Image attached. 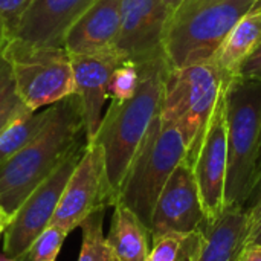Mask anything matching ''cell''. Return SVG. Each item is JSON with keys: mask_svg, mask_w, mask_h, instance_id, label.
<instances>
[{"mask_svg": "<svg viewBox=\"0 0 261 261\" xmlns=\"http://www.w3.org/2000/svg\"><path fill=\"white\" fill-rule=\"evenodd\" d=\"M0 261H23V260H18V258H11V257H8V255H5V254H0Z\"/></svg>", "mask_w": 261, "mask_h": 261, "instance_id": "cell-33", "label": "cell"}, {"mask_svg": "<svg viewBox=\"0 0 261 261\" xmlns=\"http://www.w3.org/2000/svg\"><path fill=\"white\" fill-rule=\"evenodd\" d=\"M249 222H248V236H246V243H260L261 242V211L248 216Z\"/></svg>", "mask_w": 261, "mask_h": 261, "instance_id": "cell-29", "label": "cell"}, {"mask_svg": "<svg viewBox=\"0 0 261 261\" xmlns=\"http://www.w3.org/2000/svg\"><path fill=\"white\" fill-rule=\"evenodd\" d=\"M258 0H180L165 26L162 50L171 69L208 63Z\"/></svg>", "mask_w": 261, "mask_h": 261, "instance_id": "cell-3", "label": "cell"}, {"mask_svg": "<svg viewBox=\"0 0 261 261\" xmlns=\"http://www.w3.org/2000/svg\"><path fill=\"white\" fill-rule=\"evenodd\" d=\"M223 89V75L213 61L168 69L161 102V119L164 124L176 125L180 130L190 162L197 154Z\"/></svg>", "mask_w": 261, "mask_h": 261, "instance_id": "cell-5", "label": "cell"}, {"mask_svg": "<svg viewBox=\"0 0 261 261\" xmlns=\"http://www.w3.org/2000/svg\"><path fill=\"white\" fill-rule=\"evenodd\" d=\"M87 145V144H86ZM86 145L75 148L18 206L3 231V254L23 260L34 242L49 228L64 188L76 168Z\"/></svg>", "mask_w": 261, "mask_h": 261, "instance_id": "cell-8", "label": "cell"}, {"mask_svg": "<svg viewBox=\"0 0 261 261\" xmlns=\"http://www.w3.org/2000/svg\"><path fill=\"white\" fill-rule=\"evenodd\" d=\"M14 96H17V92H15L12 70H11L8 60L3 57L0 50V109Z\"/></svg>", "mask_w": 261, "mask_h": 261, "instance_id": "cell-25", "label": "cell"}, {"mask_svg": "<svg viewBox=\"0 0 261 261\" xmlns=\"http://www.w3.org/2000/svg\"><path fill=\"white\" fill-rule=\"evenodd\" d=\"M185 158L187 144L180 130L176 125L164 124L159 109L118 196V202L130 208L148 229L159 193Z\"/></svg>", "mask_w": 261, "mask_h": 261, "instance_id": "cell-6", "label": "cell"}, {"mask_svg": "<svg viewBox=\"0 0 261 261\" xmlns=\"http://www.w3.org/2000/svg\"><path fill=\"white\" fill-rule=\"evenodd\" d=\"M239 76L261 80V43L258 44V47L248 57V60L243 63Z\"/></svg>", "mask_w": 261, "mask_h": 261, "instance_id": "cell-27", "label": "cell"}, {"mask_svg": "<svg viewBox=\"0 0 261 261\" xmlns=\"http://www.w3.org/2000/svg\"><path fill=\"white\" fill-rule=\"evenodd\" d=\"M20 101L38 112L75 93L70 55L63 46H43L11 38L2 47Z\"/></svg>", "mask_w": 261, "mask_h": 261, "instance_id": "cell-7", "label": "cell"}, {"mask_svg": "<svg viewBox=\"0 0 261 261\" xmlns=\"http://www.w3.org/2000/svg\"><path fill=\"white\" fill-rule=\"evenodd\" d=\"M228 173L225 208L246 206L261 151V80L232 78L225 86Z\"/></svg>", "mask_w": 261, "mask_h": 261, "instance_id": "cell-4", "label": "cell"}, {"mask_svg": "<svg viewBox=\"0 0 261 261\" xmlns=\"http://www.w3.org/2000/svg\"><path fill=\"white\" fill-rule=\"evenodd\" d=\"M95 0H34L12 38L43 46H63L73 21ZM64 47V46H63Z\"/></svg>", "mask_w": 261, "mask_h": 261, "instance_id": "cell-14", "label": "cell"}, {"mask_svg": "<svg viewBox=\"0 0 261 261\" xmlns=\"http://www.w3.org/2000/svg\"><path fill=\"white\" fill-rule=\"evenodd\" d=\"M106 208L93 211L80 225L83 231V243L78 261H115L113 252L102 232Z\"/></svg>", "mask_w": 261, "mask_h": 261, "instance_id": "cell-21", "label": "cell"}, {"mask_svg": "<svg viewBox=\"0 0 261 261\" xmlns=\"http://www.w3.org/2000/svg\"><path fill=\"white\" fill-rule=\"evenodd\" d=\"M34 0H0V32L11 40L21 21V17L28 11Z\"/></svg>", "mask_w": 261, "mask_h": 261, "instance_id": "cell-24", "label": "cell"}, {"mask_svg": "<svg viewBox=\"0 0 261 261\" xmlns=\"http://www.w3.org/2000/svg\"><path fill=\"white\" fill-rule=\"evenodd\" d=\"M87 144L81 104L73 93L50 106L40 133L0 165V208L12 217L26 197L78 147Z\"/></svg>", "mask_w": 261, "mask_h": 261, "instance_id": "cell-1", "label": "cell"}, {"mask_svg": "<svg viewBox=\"0 0 261 261\" xmlns=\"http://www.w3.org/2000/svg\"><path fill=\"white\" fill-rule=\"evenodd\" d=\"M246 211H248V216H252V214L261 211V151L260 158H258L257 171H255L254 188H252L251 197H249V200L246 203Z\"/></svg>", "mask_w": 261, "mask_h": 261, "instance_id": "cell-28", "label": "cell"}, {"mask_svg": "<svg viewBox=\"0 0 261 261\" xmlns=\"http://www.w3.org/2000/svg\"><path fill=\"white\" fill-rule=\"evenodd\" d=\"M124 0H95L67 29L64 49L69 54H99L113 50Z\"/></svg>", "mask_w": 261, "mask_h": 261, "instance_id": "cell-15", "label": "cell"}, {"mask_svg": "<svg viewBox=\"0 0 261 261\" xmlns=\"http://www.w3.org/2000/svg\"><path fill=\"white\" fill-rule=\"evenodd\" d=\"M50 116V106L38 112H26L0 135V165L28 145L44 127Z\"/></svg>", "mask_w": 261, "mask_h": 261, "instance_id": "cell-19", "label": "cell"}, {"mask_svg": "<svg viewBox=\"0 0 261 261\" xmlns=\"http://www.w3.org/2000/svg\"><path fill=\"white\" fill-rule=\"evenodd\" d=\"M138 67L141 78L135 95L122 102L110 101L92 141L102 147L106 173L116 202L128 168L161 109L170 69L164 55L138 64Z\"/></svg>", "mask_w": 261, "mask_h": 261, "instance_id": "cell-2", "label": "cell"}, {"mask_svg": "<svg viewBox=\"0 0 261 261\" xmlns=\"http://www.w3.org/2000/svg\"><path fill=\"white\" fill-rule=\"evenodd\" d=\"M246 206H228L206 226V243L196 261H237L248 236Z\"/></svg>", "mask_w": 261, "mask_h": 261, "instance_id": "cell-17", "label": "cell"}, {"mask_svg": "<svg viewBox=\"0 0 261 261\" xmlns=\"http://www.w3.org/2000/svg\"><path fill=\"white\" fill-rule=\"evenodd\" d=\"M9 220H11V217L0 208V236L3 234V231H5V228L8 226Z\"/></svg>", "mask_w": 261, "mask_h": 261, "instance_id": "cell-31", "label": "cell"}, {"mask_svg": "<svg viewBox=\"0 0 261 261\" xmlns=\"http://www.w3.org/2000/svg\"><path fill=\"white\" fill-rule=\"evenodd\" d=\"M200 202L208 225L225 211V185L228 173V128L225 112V89L210 118L205 136L191 162Z\"/></svg>", "mask_w": 261, "mask_h": 261, "instance_id": "cell-10", "label": "cell"}, {"mask_svg": "<svg viewBox=\"0 0 261 261\" xmlns=\"http://www.w3.org/2000/svg\"><path fill=\"white\" fill-rule=\"evenodd\" d=\"M237 261H261V243H248L243 246Z\"/></svg>", "mask_w": 261, "mask_h": 261, "instance_id": "cell-30", "label": "cell"}, {"mask_svg": "<svg viewBox=\"0 0 261 261\" xmlns=\"http://www.w3.org/2000/svg\"><path fill=\"white\" fill-rule=\"evenodd\" d=\"M107 243L115 261H147L150 254V229L125 205L116 203Z\"/></svg>", "mask_w": 261, "mask_h": 261, "instance_id": "cell-18", "label": "cell"}, {"mask_svg": "<svg viewBox=\"0 0 261 261\" xmlns=\"http://www.w3.org/2000/svg\"><path fill=\"white\" fill-rule=\"evenodd\" d=\"M171 9L165 0H124L113 50L122 61L147 63L164 55L162 41Z\"/></svg>", "mask_w": 261, "mask_h": 261, "instance_id": "cell-12", "label": "cell"}, {"mask_svg": "<svg viewBox=\"0 0 261 261\" xmlns=\"http://www.w3.org/2000/svg\"><path fill=\"white\" fill-rule=\"evenodd\" d=\"M165 3H167V5H168V8L173 11V9H174V8H176L179 3H180V0H165Z\"/></svg>", "mask_w": 261, "mask_h": 261, "instance_id": "cell-32", "label": "cell"}, {"mask_svg": "<svg viewBox=\"0 0 261 261\" xmlns=\"http://www.w3.org/2000/svg\"><path fill=\"white\" fill-rule=\"evenodd\" d=\"M116 197L109 184L102 147L89 142L73 170L49 226L67 234L99 208L115 206Z\"/></svg>", "mask_w": 261, "mask_h": 261, "instance_id": "cell-9", "label": "cell"}, {"mask_svg": "<svg viewBox=\"0 0 261 261\" xmlns=\"http://www.w3.org/2000/svg\"><path fill=\"white\" fill-rule=\"evenodd\" d=\"M260 243H261V242H260Z\"/></svg>", "mask_w": 261, "mask_h": 261, "instance_id": "cell-35", "label": "cell"}, {"mask_svg": "<svg viewBox=\"0 0 261 261\" xmlns=\"http://www.w3.org/2000/svg\"><path fill=\"white\" fill-rule=\"evenodd\" d=\"M31 109H28L17 96H14L12 99H9L2 109H0V135L6 130L8 125H11L17 118H20L23 113L29 112Z\"/></svg>", "mask_w": 261, "mask_h": 261, "instance_id": "cell-26", "label": "cell"}, {"mask_svg": "<svg viewBox=\"0 0 261 261\" xmlns=\"http://www.w3.org/2000/svg\"><path fill=\"white\" fill-rule=\"evenodd\" d=\"M153 248L147 261H196L205 243V229L187 234H167L151 242Z\"/></svg>", "mask_w": 261, "mask_h": 261, "instance_id": "cell-20", "label": "cell"}, {"mask_svg": "<svg viewBox=\"0 0 261 261\" xmlns=\"http://www.w3.org/2000/svg\"><path fill=\"white\" fill-rule=\"evenodd\" d=\"M206 226L194 170L185 158L158 196L150 225L151 242L167 234H187Z\"/></svg>", "mask_w": 261, "mask_h": 261, "instance_id": "cell-11", "label": "cell"}, {"mask_svg": "<svg viewBox=\"0 0 261 261\" xmlns=\"http://www.w3.org/2000/svg\"><path fill=\"white\" fill-rule=\"evenodd\" d=\"M5 43H6V38L2 35V32H0V50H2V47L5 46Z\"/></svg>", "mask_w": 261, "mask_h": 261, "instance_id": "cell-34", "label": "cell"}, {"mask_svg": "<svg viewBox=\"0 0 261 261\" xmlns=\"http://www.w3.org/2000/svg\"><path fill=\"white\" fill-rule=\"evenodd\" d=\"M69 55L75 80V95L81 104L87 142H92L102 119V107L109 98L112 73L124 61L115 50Z\"/></svg>", "mask_w": 261, "mask_h": 261, "instance_id": "cell-13", "label": "cell"}, {"mask_svg": "<svg viewBox=\"0 0 261 261\" xmlns=\"http://www.w3.org/2000/svg\"><path fill=\"white\" fill-rule=\"evenodd\" d=\"M139 67L135 63L124 61L112 73L109 83V98L110 101L122 102L132 98L139 86Z\"/></svg>", "mask_w": 261, "mask_h": 261, "instance_id": "cell-22", "label": "cell"}, {"mask_svg": "<svg viewBox=\"0 0 261 261\" xmlns=\"http://www.w3.org/2000/svg\"><path fill=\"white\" fill-rule=\"evenodd\" d=\"M67 237V232L49 226L31 246L23 261H55Z\"/></svg>", "mask_w": 261, "mask_h": 261, "instance_id": "cell-23", "label": "cell"}, {"mask_svg": "<svg viewBox=\"0 0 261 261\" xmlns=\"http://www.w3.org/2000/svg\"><path fill=\"white\" fill-rule=\"evenodd\" d=\"M261 43V0L243 15L225 38L223 44L211 60L222 72L225 86L240 75L248 57Z\"/></svg>", "mask_w": 261, "mask_h": 261, "instance_id": "cell-16", "label": "cell"}]
</instances>
